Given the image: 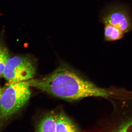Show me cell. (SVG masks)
Wrapping results in <instances>:
<instances>
[{"instance_id": "cell-3", "label": "cell", "mask_w": 132, "mask_h": 132, "mask_svg": "<svg viewBox=\"0 0 132 132\" xmlns=\"http://www.w3.org/2000/svg\"><path fill=\"white\" fill-rule=\"evenodd\" d=\"M36 72L32 59L26 56H14L9 58L3 72L4 78L10 83L32 79Z\"/></svg>"}, {"instance_id": "cell-4", "label": "cell", "mask_w": 132, "mask_h": 132, "mask_svg": "<svg viewBox=\"0 0 132 132\" xmlns=\"http://www.w3.org/2000/svg\"><path fill=\"white\" fill-rule=\"evenodd\" d=\"M100 21L112 25L125 34L132 31L131 12L126 5L116 3L108 6L102 12Z\"/></svg>"}, {"instance_id": "cell-1", "label": "cell", "mask_w": 132, "mask_h": 132, "mask_svg": "<svg viewBox=\"0 0 132 132\" xmlns=\"http://www.w3.org/2000/svg\"><path fill=\"white\" fill-rule=\"evenodd\" d=\"M28 81L31 87L70 101L89 97L108 100L114 88L99 87L65 64L43 78Z\"/></svg>"}, {"instance_id": "cell-7", "label": "cell", "mask_w": 132, "mask_h": 132, "mask_svg": "<svg viewBox=\"0 0 132 132\" xmlns=\"http://www.w3.org/2000/svg\"><path fill=\"white\" fill-rule=\"evenodd\" d=\"M104 40L105 41L113 42L124 38L125 34L119 29L110 24H104Z\"/></svg>"}, {"instance_id": "cell-2", "label": "cell", "mask_w": 132, "mask_h": 132, "mask_svg": "<svg viewBox=\"0 0 132 132\" xmlns=\"http://www.w3.org/2000/svg\"><path fill=\"white\" fill-rule=\"evenodd\" d=\"M28 81L10 83L0 98V125L17 113L28 102L31 95Z\"/></svg>"}, {"instance_id": "cell-5", "label": "cell", "mask_w": 132, "mask_h": 132, "mask_svg": "<svg viewBox=\"0 0 132 132\" xmlns=\"http://www.w3.org/2000/svg\"><path fill=\"white\" fill-rule=\"evenodd\" d=\"M57 114L51 112L44 116L38 123L36 132H56Z\"/></svg>"}, {"instance_id": "cell-8", "label": "cell", "mask_w": 132, "mask_h": 132, "mask_svg": "<svg viewBox=\"0 0 132 132\" xmlns=\"http://www.w3.org/2000/svg\"><path fill=\"white\" fill-rule=\"evenodd\" d=\"M9 52L3 41L0 40V76L3 73L5 66L9 59Z\"/></svg>"}, {"instance_id": "cell-9", "label": "cell", "mask_w": 132, "mask_h": 132, "mask_svg": "<svg viewBox=\"0 0 132 132\" xmlns=\"http://www.w3.org/2000/svg\"><path fill=\"white\" fill-rule=\"evenodd\" d=\"M2 95V92L1 90V88H0V98H1V96Z\"/></svg>"}, {"instance_id": "cell-6", "label": "cell", "mask_w": 132, "mask_h": 132, "mask_svg": "<svg viewBox=\"0 0 132 132\" xmlns=\"http://www.w3.org/2000/svg\"><path fill=\"white\" fill-rule=\"evenodd\" d=\"M56 132H78L76 125L63 111L57 114Z\"/></svg>"}]
</instances>
